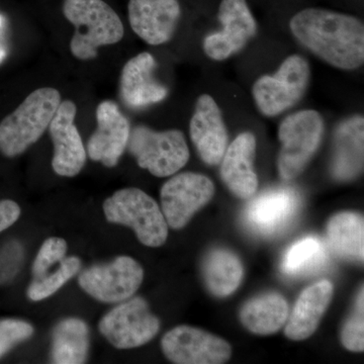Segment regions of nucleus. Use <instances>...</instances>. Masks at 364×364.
I'll return each instance as SVG.
<instances>
[{
	"instance_id": "obj_1",
	"label": "nucleus",
	"mask_w": 364,
	"mask_h": 364,
	"mask_svg": "<svg viewBox=\"0 0 364 364\" xmlns=\"http://www.w3.org/2000/svg\"><path fill=\"white\" fill-rule=\"evenodd\" d=\"M294 37L318 58L335 68L351 71L364 63L363 21L323 9H306L293 16Z\"/></svg>"
},
{
	"instance_id": "obj_2",
	"label": "nucleus",
	"mask_w": 364,
	"mask_h": 364,
	"mask_svg": "<svg viewBox=\"0 0 364 364\" xmlns=\"http://www.w3.org/2000/svg\"><path fill=\"white\" fill-rule=\"evenodd\" d=\"M63 14L75 28L70 50L79 60L95 59L98 48L123 39V23L104 0H64Z\"/></svg>"
},
{
	"instance_id": "obj_3",
	"label": "nucleus",
	"mask_w": 364,
	"mask_h": 364,
	"mask_svg": "<svg viewBox=\"0 0 364 364\" xmlns=\"http://www.w3.org/2000/svg\"><path fill=\"white\" fill-rule=\"evenodd\" d=\"M60 104L61 95L55 88L33 91L0 123V152L6 157L18 156L38 142L49 128Z\"/></svg>"
},
{
	"instance_id": "obj_4",
	"label": "nucleus",
	"mask_w": 364,
	"mask_h": 364,
	"mask_svg": "<svg viewBox=\"0 0 364 364\" xmlns=\"http://www.w3.org/2000/svg\"><path fill=\"white\" fill-rule=\"evenodd\" d=\"M107 221L135 231L139 241L148 247H160L168 237V225L158 203L141 189H119L104 203Z\"/></svg>"
},
{
	"instance_id": "obj_5",
	"label": "nucleus",
	"mask_w": 364,
	"mask_h": 364,
	"mask_svg": "<svg viewBox=\"0 0 364 364\" xmlns=\"http://www.w3.org/2000/svg\"><path fill=\"white\" fill-rule=\"evenodd\" d=\"M323 134V117L313 109L294 112L282 122L279 128L282 148L277 169L282 179L291 181L304 171L317 152Z\"/></svg>"
},
{
	"instance_id": "obj_6",
	"label": "nucleus",
	"mask_w": 364,
	"mask_h": 364,
	"mask_svg": "<svg viewBox=\"0 0 364 364\" xmlns=\"http://www.w3.org/2000/svg\"><path fill=\"white\" fill-rule=\"evenodd\" d=\"M127 148L141 168L156 177L173 176L189 160L186 136L179 130L157 132L143 124L136 126Z\"/></svg>"
},
{
	"instance_id": "obj_7",
	"label": "nucleus",
	"mask_w": 364,
	"mask_h": 364,
	"mask_svg": "<svg viewBox=\"0 0 364 364\" xmlns=\"http://www.w3.org/2000/svg\"><path fill=\"white\" fill-rule=\"evenodd\" d=\"M311 80L310 64L301 55L287 57L272 75H263L252 87L254 102L265 117H277L298 104Z\"/></svg>"
},
{
	"instance_id": "obj_8",
	"label": "nucleus",
	"mask_w": 364,
	"mask_h": 364,
	"mask_svg": "<svg viewBox=\"0 0 364 364\" xmlns=\"http://www.w3.org/2000/svg\"><path fill=\"white\" fill-rule=\"evenodd\" d=\"M98 329L117 349H131L151 341L159 332L160 322L147 301L133 298L112 309L100 320Z\"/></svg>"
},
{
	"instance_id": "obj_9",
	"label": "nucleus",
	"mask_w": 364,
	"mask_h": 364,
	"mask_svg": "<svg viewBox=\"0 0 364 364\" xmlns=\"http://www.w3.org/2000/svg\"><path fill=\"white\" fill-rule=\"evenodd\" d=\"M144 270L138 261L119 256L112 262L95 265L81 272L78 284L86 294L102 303L129 299L142 284Z\"/></svg>"
},
{
	"instance_id": "obj_10",
	"label": "nucleus",
	"mask_w": 364,
	"mask_h": 364,
	"mask_svg": "<svg viewBox=\"0 0 364 364\" xmlns=\"http://www.w3.org/2000/svg\"><path fill=\"white\" fill-rule=\"evenodd\" d=\"M215 195V186L208 177L195 172L176 174L163 184L160 198L167 225L182 229Z\"/></svg>"
},
{
	"instance_id": "obj_11",
	"label": "nucleus",
	"mask_w": 364,
	"mask_h": 364,
	"mask_svg": "<svg viewBox=\"0 0 364 364\" xmlns=\"http://www.w3.org/2000/svg\"><path fill=\"white\" fill-rule=\"evenodd\" d=\"M218 18L222 31L208 35L203 47L208 58L224 61L246 47L257 32V23L246 0H222Z\"/></svg>"
},
{
	"instance_id": "obj_12",
	"label": "nucleus",
	"mask_w": 364,
	"mask_h": 364,
	"mask_svg": "<svg viewBox=\"0 0 364 364\" xmlns=\"http://www.w3.org/2000/svg\"><path fill=\"white\" fill-rule=\"evenodd\" d=\"M165 356L177 364H222L232 355L226 340L191 326H178L161 341Z\"/></svg>"
},
{
	"instance_id": "obj_13",
	"label": "nucleus",
	"mask_w": 364,
	"mask_h": 364,
	"mask_svg": "<svg viewBox=\"0 0 364 364\" xmlns=\"http://www.w3.org/2000/svg\"><path fill=\"white\" fill-rule=\"evenodd\" d=\"M76 105L71 100L60 104L49 124L54 145L52 167L60 176L74 177L80 173L86 162V150L76 128Z\"/></svg>"
},
{
	"instance_id": "obj_14",
	"label": "nucleus",
	"mask_w": 364,
	"mask_h": 364,
	"mask_svg": "<svg viewBox=\"0 0 364 364\" xmlns=\"http://www.w3.org/2000/svg\"><path fill=\"white\" fill-rule=\"evenodd\" d=\"M97 129L87 143V154L93 161L114 167L128 145L131 126L119 105L112 100L100 102L97 109Z\"/></svg>"
},
{
	"instance_id": "obj_15",
	"label": "nucleus",
	"mask_w": 364,
	"mask_h": 364,
	"mask_svg": "<svg viewBox=\"0 0 364 364\" xmlns=\"http://www.w3.org/2000/svg\"><path fill=\"white\" fill-rule=\"evenodd\" d=\"M191 141L205 164L219 165L229 143L221 109L214 97L200 95L189 124Z\"/></svg>"
},
{
	"instance_id": "obj_16",
	"label": "nucleus",
	"mask_w": 364,
	"mask_h": 364,
	"mask_svg": "<svg viewBox=\"0 0 364 364\" xmlns=\"http://www.w3.org/2000/svg\"><path fill=\"white\" fill-rule=\"evenodd\" d=\"M128 11L132 30L152 46L169 42L181 16L178 0H130Z\"/></svg>"
},
{
	"instance_id": "obj_17",
	"label": "nucleus",
	"mask_w": 364,
	"mask_h": 364,
	"mask_svg": "<svg viewBox=\"0 0 364 364\" xmlns=\"http://www.w3.org/2000/svg\"><path fill=\"white\" fill-rule=\"evenodd\" d=\"M299 208V198L293 189H272L249 203L244 221L254 233L273 236L287 229Z\"/></svg>"
},
{
	"instance_id": "obj_18",
	"label": "nucleus",
	"mask_w": 364,
	"mask_h": 364,
	"mask_svg": "<svg viewBox=\"0 0 364 364\" xmlns=\"http://www.w3.org/2000/svg\"><path fill=\"white\" fill-rule=\"evenodd\" d=\"M157 64L148 52L141 53L127 62L119 80V95L127 107L144 109L162 102L168 95V90L155 79Z\"/></svg>"
},
{
	"instance_id": "obj_19",
	"label": "nucleus",
	"mask_w": 364,
	"mask_h": 364,
	"mask_svg": "<svg viewBox=\"0 0 364 364\" xmlns=\"http://www.w3.org/2000/svg\"><path fill=\"white\" fill-rule=\"evenodd\" d=\"M256 154V138L244 132L228 146L221 161L222 181L229 191L242 200L255 195L258 178L253 162Z\"/></svg>"
},
{
	"instance_id": "obj_20",
	"label": "nucleus",
	"mask_w": 364,
	"mask_h": 364,
	"mask_svg": "<svg viewBox=\"0 0 364 364\" xmlns=\"http://www.w3.org/2000/svg\"><path fill=\"white\" fill-rule=\"evenodd\" d=\"M333 294L334 287L329 280H321L304 289L287 317L284 329L287 338L301 341L312 336L331 303Z\"/></svg>"
},
{
	"instance_id": "obj_21",
	"label": "nucleus",
	"mask_w": 364,
	"mask_h": 364,
	"mask_svg": "<svg viewBox=\"0 0 364 364\" xmlns=\"http://www.w3.org/2000/svg\"><path fill=\"white\" fill-rule=\"evenodd\" d=\"M363 117H349L337 127L334 134L332 174L340 181H351L363 168Z\"/></svg>"
},
{
	"instance_id": "obj_22",
	"label": "nucleus",
	"mask_w": 364,
	"mask_h": 364,
	"mask_svg": "<svg viewBox=\"0 0 364 364\" xmlns=\"http://www.w3.org/2000/svg\"><path fill=\"white\" fill-rule=\"evenodd\" d=\"M289 304L277 293L260 294L242 306L240 321L249 331L257 335H272L286 324Z\"/></svg>"
},
{
	"instance_id": "obj_23",
	"label": "nucleus",
	"mask_w": 364,
	"mask_h": 364,
	"mask_svg": "<svg viewBox=\"0 0 364 364\" xmlns=\"http://www.w3.org/2000/svg\"><path fill=\"white\" fill-rule=\"evenodd\" d=\"M205 286L213 296L226 298L240 286L244 267L240 258L224 248L213 249L203 262Z\"/></svg>"
},
{
	"instance_id": "obj_24",
	"label": "nucleus",
	"mask_w": 364,
	"mask_h": 364,
	"mask_svg": "<svg viewBox=\"0 0 364 364\" xmlns=\"http://www.w3.org/2000/svg\"><path fill=\"white\" fill-rule=\"evenodd\" d=\"M327 242L333 252L342 259L363 262V215L352 212L333 215L327 225Z\"/></svg>"
},
{
	"instance_id": "obj_25",
	"label": "nucleus",
	"mask_w": 364,
	"mask_h": 364,
	"mask_svg": "<svg viewBox=\"0 0 364 364\" xmlns=\"http://www.w3.org/2000/svg\"><path fill=\"white\" fill-rule=\"evenodd\" d=\"M90 349V331L80 318L61 321L53 331L52 360L59 364L85 363Z\"/></svg>"
},
{
	"instance_id": "obj_26",
	"label": "nucleus",
	"mask_w": 364,
	"mask_h": 364,
	"mask_svg": "<svg viewBox=\"0 0 364 364\" xmlns=\"http://www.w3.org/2000/svg\"><path fill=\"white\" fill-rule=\"evenodd\" d=\"M329 262V253L324 242L309 236L291 245L284 254L282 272L289 277H306L324 269Z\"/></svg>"
},
{
	"instance_id": "obj_27",
	"label": "nucleus",
	"mask_w": 364,
	"mask_h": 364,
	"mask_svg": "<svg viewBox=\"0 0 364 364\" xmlns=\"http://www.w3.org/2000/svg\"><path fill=\"white\" fill-rule=\"evenodd\" d=\"M81 261L77 257H68L61 261L60 267L51 274L33 279L28 289V296L33 301H43L58 291L67 282L77 274Z\"/></svg>"
},
{
	"instance_id": "obj_28",
	"label": "nucleus",
	"mask_w": 364,
	"mask_h": 364,
	"mask_svg": "<svg viewBox=\"0 0 364 364\" xmlns=\"http://www.w3.org/2000/svg\"><path fill=\"white\" fill-rule=\"evenodd\" d=\"M363 298V289H361L356 298L354 312L342 328V344L349 351L363 352L364 350Z\"/></svg>"
},
{
	"instance_id": "obj_29",
	"label": "nucleus",
	"mask_w": 364,
	"mask_h": 364,
	"mask_svg": "<svg viewBox=\"0 0 364 364\" xmlns=\"http://www.w3.org/2000/svg\"><path fill=\"white\" fill-rule=\"evenodd\" d=\"M67 253V243L64 239H47L33 261V274L35 279L44 277L55 263L61 262Z\"/></svg>"
},
{
	"instance_id": "obj_30",
	"label": "nucleus",
	"mask_w": 364,
	"mask_h": 364,
	"mask_svg": "<svg viewBox=\"0 0 364 364\" xmlns=\"http://www.w3.org/2000/svg\"><path fill=\"white\" fill-rule=\"evenodd\" d=\"M33 333V326L23 321H0V358L14 345L30 338Z\"/></svg>"
},
{
	"instance_id": "obj_31",
	"label": "nucleus",
	"mask_w": 364,
	"mask_h": 364,
	"mask_svg": "<svg viewBox=\"0 0 364 364\" xmlns=\"http://www.w3.org/2000/svg\"><path fill=\"white\" fill-rule=\"evenodd\" d=\"M23 260V248L16 241L9 242L0 249V284L14 279Z\"/></svg>"
},
{
	"instance_id": "obj_32",
	"label": "nucleus",
	"mask_w": 364,
	"mask_h": 364,
	"mask_svg": "<svg viewBox=\"0 0 364 364\" xmlns=\"http://www.w3.org/2000/svg\"><path fill=\"white\" fill-rule=\"evenodd\" d=\"M21 215V208L13 200H6L0 202V233L7 228L13 226Z\"/></svg>"
}]
</instances>
